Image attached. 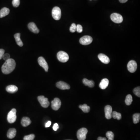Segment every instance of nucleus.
Returning <instances> with one entry per match:
<instances>
[{"label": "nucleus", "mask_w": 140, "mask_h": 140, "mask_svg": "<svg viewBox=\"0 0 140 140\" xmlns=\"http://www.w3.org/2000/svg\"><path fill=\"white\" fill-rule=\"evenodd\" d=\"M57 57L58 60L61 62H66L69 59L68 54L63 51L58 52L57 53Z\"/></svg>", "instance_id": "nucleus-3"}, {"label": "nucleus", "mask_w": 140, "mask_h": 140, "mask_svg": "<svg viewBox=\"0 0 140 140\" xmlns=\"http://www.w3.org/2000/svg\"><path fill=\"white\" fill-rule=\"evenodd\" d=\"M10 10L7 7H4L0 10V18L4 17L9 14Z\"/></svg>", "instance_id": "nucleus-20"}, {"label": "nucleus", "mask_w": 140, "mask_h": 140, "mask_svg": "<svg viewBox=\"0 0 140 140\" xmlns=\"http://www.w3.org/2000/svg\"><path fill=\"white\" fill-rule=\"evenodd\" d=\"M38 101L40 103L41 106L44 108H47L50 105V102L48 101V99L44 96H39L37 97Z\"/></svg>", "instance_id": "nucleus-7"}, {"label": "nucleus", "mask_w": 140, "mask_h": 140, "mask_svg": "<svg viewBox=\"0 0 140 140\" xmlns=\"http://www.w3.org/2000/svg\"><path fill=\"white\" fill-rule=\"evenodd\" d=\"M7 91L9 93H15L18 90V88L16 86L13 85L8 86L6 88Z\"/></svg>", "instance_id": "nucleus-18"}, {"label": "nucleus", "mask_w": 140, "mask_h": 140, "mask_svg": "<svg viewBox=\"0 0 140 140\" xmlns=\"http://www.w3.org/2000/svg\"></svg>", "instance_id": "nucleus-39"}, {"label": "nucleus", "mask_w": 140, "mask_h": 140, "mask_svg": "<svg viewBox=\"0 0 140 140\" xmlns=\"http://www.w3.org/2000/svg\"><path fill=\"white\" fill-rule=\"evenodd\" d=\"M106 136L108 139V140H114V134L111 131L108 132L106 134Z\"/></svg>", "instance_id": "nucleus-27"}, {"label": "nucleus", "mask_w": 140, "mask_h": 140, "mask_svg": "<svg viewBox=\"0 0 140 140\" xmlns=\"http://www.w3.org/2000/svg\"><path fill=\"white\" fill-rule=\"evenodd\" d=\"M16 110L15 109H13L11 111H9L7 114V119L8 122L10 123H15L16 121Z\"/></svg>", "instance_id": "nucleus-2"}, {"label": "nucleus", "mask_w": 140, "mask_h": 140, "mask_svg": "<svg viewBox=\"0 0 140 140\" xmlns=\"http://www.w3.org/2000/svg\"><path fill=\"white\" fill-rule=\"evenodd\" d=\"M133 122L134 124L139 123L140 119V113H136L133 116Z\"/></svg>", "instance_id": "nucleus-25"}, {"label": "nucleus", "mask_w": 140, "mask_h": 140, "mask_svg": "<svg viewBox=\"0 0 140 140\" xmlns=\"http://www.w3.org/2000/svg\"><path fill=\"white\" fill-rule=\"evenodd\" d=\"M98 57L99 58L100 60L104 64H108L110 62V59L108 57V56L104 54H100L98 56Z\"/></svg>", "instance_id": "nucleus-14"}, {"label": "nucleus", "mask_w": 140, "mask_h": 140, "mask_svg": "<svg viewBox=\"0 0 140 140\" xmlns=\"http://www.w3.org/2000/svg\"><path fill=\"white\" fill-rule=\"evenodd\" d=\"M79 108L83 111L84 112L88 113L90 111V107L86 104H84L82 105H80Z\"/></svg>", "instance_id": "nucleus-23"}, {"label": "nucleus", "mask_w": 140, "mask_h": 140, "mask_svg": "<svg viewBox=\"0 0 140 140\" xmlns=\"http://www.w3.org/2000/svg\"><path fill=\"white\" fill-rule=\"evenodd\" d=\"M137 67L138 66L136 62L133 60L129 61L128 63V70L131 73H134L136 71L137 69Z\"/></svg>", "instance_id": "nucleus-8"}, {"label": "nucleus", "mask_w": 140, "mask_h": 140, "mask_svg": "<svg viewBox=\"0 0 140 140\" xmlns=\"http://www.w3.org/2000/svg\"><path fill=\"white\" fill-rule=\"evenodd\" d=\"M56 86L57 88L62 90L69 89H70V86L67 83L62 81H60L57 82L56 84Z\"/></svg>", "instance_id": "nucleus-13"}, {"label": "nucleus", "mask_w": 140, "mask_h": 140, "mask_svg": "<svg viewBox=\"0 0 140 140\" xmlns=\"http://www.w3.org/2000/svg\"><path fill=\"white\" fill-rule=\"evenodd\" d=\"M38 62L39 65L44 69L46 72L48 71V64L43 57L42 56L39 57L38 59Z\"/></svg>", "instance_id": "nucleus-11"}, {"label": "nucleus", "mask_w": 140, "mask_h": 140, "mask_svg": "<svg viewBox=\"0 0 140 140\" xmlns=\"http://www.w3.org/2000/svg\"><path fill=\"white\" fill-rule=\"evenodd\" d=\"M93 39L92 37L88 35L84 36L81 38L80 42L81 44L83 45H87L92 43Z\"/></svg>", "instance_id": "nucleus-9"}, {"label": "nucleus", "mask_w": 140, "mask_h": 140, "mask_svg": "<svg viewBox=\"0 0 140 140\" xmlns=\"http://www.w3.org/2000/svg\"><path fill=\"white\" fill-rule=\"evenodd\" d=\"M97 140H107L106 138H102L101 137H99L98 138Z\"/></svg>", "instance_id": "nucleus-37"}, {"label": "nucleus", "mask_w": 140, "mask_h": 140, "mask_svg": "<svg viewBox=\"0 0 140 140\" xmlns=\"http://www.w3.org/2000/svg\"><path fill=\"white\" fill-rule=\"evenodd\" d=\"M128 0H119V2L122 3H124L126 2Z\"/></svg>", "instance_id": "nucleus-38"}, {"label": "nucleus", "mask_w": 140, "mask_h": 140, "mask_svg": "<svg viewBox=\"0 0 140 140\" xmlns=\"http://www.w3.org/2000/svg\"><path fill=\"white\" fill-rule=\"evenodd\" d=\"M111 18L112 22L116 24H120L123 21L122 16L117 13L112 14L111 15Z\"/></svg>", "instance_id": "nucleus-6"}, {"label": "nucleus", "mask_w": 140, "mask_h": 140, "mask_svg": "<svg viewBox=\"0 0 140 140\" xmlns=\"http://www.w3.org/2000/svg\"><path fill=\"white\" fill-rule=\"evenodd\" d=\"M31 123L30 119L28 117H24L21 121V124L23 127H26L29 125Z\"/></svg>", "instance_id": "nucleus-19"}, {"label": "nucleus", "mask_w": 140, "mask_h": 140, "mask_svg": "<svg viewBox=\"0 0 140 140\" xmlns=\"http://www.w3.org/2000/svg\"><path fill=\"white\" fill-rule=\"evenodd\" d=\"M14 37H15L16 43L20 47L23 46L24 44L20 38V33H16L14 35Z\"/></svg>", "instance_id": "nucleus-21"}, {"label": "nucleus", "mask_w": 140, "mask_h": 140, "mask_svg": "<svg viewBox=\"0 0 140 140\" xmlns=\"http://www.w3.org/2000/svg\"><path fill=\"white\" fill-rule=\"evenodd\" d=\"M12 4L14 7H18L20 4V0H13Z\"/></svg>", "instance_id": "nucleus-30"}, {"label": "nucleus", "mask_w": 140, "mask_h": 140, "mask_svg": "<svg viewBox=\"0 0 140 140\" xmlns=\"http://www.w3.org/2000/svg\"><path fill=\"white\" fill-rule=\"evenodd\" d=\"M16 67V62L15 60L9 58L5 61L2 67V71L3 73L9 74L14 70Z\"/></svg>", "instance_id": "nucleus-1"}, {"label": "nucleus", "mask_w": 140, "mask_h": 140, "mask_svg": "<svg viewBox=\"0 0 140 140\" xmlns=\"http://www.w3.org/2000/svg\"><path fill=\"white\" fill-rule=\"evenodd\" d=\"M88 130L85 128H82L78 130L77 133V136L79 140H85L86 139Z\"/></svg>", "instance_id": "nucleus-4"}, {"label": "nucleus", "mask_w": 140, "mask_h": 140, "mask_svg": "<svg viewBox=\"0 0 140 140\" xmlns=\"http://www.w3.org/2000/svg\"><path fill=\"white\" fill-rule=\"evenodd\" d=\"M5 51L4 49H0V60L2 58L4 54Z\"/></svg>", "instance_id": "nucleus-34"}, {"label": "nucleus", "mask_w": 140, "mask_h": 140, "mask_svg": "<svg viewBox=\"0 0 140 140\" xmlns=\"http://www.w3.org/2000/svg\"><path fill=\"white\" fill-rule=\"evenodd\" d=\"M105 117L106 118L108 119H110L112 118V108L111 106L107 105L105 108Z\"/></svg>", "instance_id": "nucleus-12"}, {"label": "nucleus", "mask_w": 140, "mask_h": 140, "mask_svg": "<svg viewBox=\"0 0 140 140\" xmlns=\"http://www.w3.org/2000/svg\"><path fill=\"white\" fill-rule=\"evenodd\" d=\"M133 92L135 95L139 97H140V86L137 87L135 88L133 90Z\"/></svg>", "instance_id": "nucleus-28"}, {"label": "nucleus", "mask_w": 140, "mask_h": 140, "mask_svg": "<svg viewBox=\"0 0 140 140\" xmlns=\"http://www.w3.org/2000/svg\"><path fill=\"white\" fill-rule=\"evenodd\" d=\"M112 117L114 119H117V120H120L121 118V113L117 112L116 111H113L112 112Z\"/></svg>", "instance_id": "nucleus-26"}, {"label": "nucleus", "mask_w": 140, "mask_h": 140, "mask_svg": "<svg viewBox=\"0 0 140 140\" xmlns=\"http://www.w3.org/2000/svg\"><path fill=\"white\" fill-rule=\"evenodd\" d=\"M10 56L9 54H4V55L3 56L2 58L4 60L6 61L10 58Z\"/></svg>", "instance_id": "nucleus-33"}, {"label": "nucleus", "mask_w": 140, "mask_h": 140, "mask_svg": "<svg viewBox=\"0 0 140 140\" xmlns=\"http://www.w3.org/2000/svg\"><path fill=\"white\" fill-rule=\"evenodd\" d=\"M52 15L55 20H59L61 17L60 9L58 7H55L52 11Z\"/></svg>", "instance_id": "nucleus-5"}, {"label": "nucleus", "mask_w": 140, "mask_h": 140, "mask_svg": "<svg viewBox=\"0 0 140 140\" xmlns=\"http://www.w3.org/2000/svg\"><path fill=\"white\" fill-rule=\"evenodd\" d=\"M132 101H133V98L131 95L129 94L127 95L126 97L125 100V103L126 104L127 106H130L132 104Z\"/></svg>", "instance_id": "nucleus-24"}, {"label": "nucleus", "mask_w": 140, "mask_h": 140, "mask_svg": "<svg viewBox=\"0 0 140 140\" xmlns=\"http://www.w3.org/2000/svg\"><path fill=\"white\" fill-rule=\"evenodd\" d=\"M83 82L85 86H88L90 88H93L95 85V83L93 81L89 80L86 78H84L83 79Z\"/></svg>", "instance_id": "nucleus-22"}, {"label": "nucleus", "mask_w": 140, "mask_h": 140, "mask_svg": "<svg viewBox=\"0 0 140 140\" xmlns=\"http://www.w3.org/2000/svg\"><path fill=\"white\" fill-rule=\"evenodd\" d=\"M59 127L57 123H56L55 124H54V126H53V129L54 131H57V130L58 129Z\"/></svg>", "instance_id": "nucleus-35"}, {"label": "nucleus", "mask_w": 140, "mask_h": 140, "mask_svg": "<svg viewBox=\"0 0 140 140\" xmlns=\"http://www.w3.org/2000/svg\"><path fill=\"white\" fill-rule=\"evenodd\" d=\"M61 106V102L60 99L55 98L52 102V108L54 110L57 111L59 109Z\"/></svg>", "instance_id": "nucleus-10"}, {"label": "nucleus", "mask_w": 140, "mask_h": 140, "mask_svg": "<svg viewBox=\"0 0 140 140\" xmlns=\"http://www.w3.org/2000/svg\"><path fill=\"white\" fill-rule=\"evenodd\" d=\"M76 30L79 33H81L83 31V27L80 25H78L76 26Z\"/></svg>", "instance_id": "nucleus-32"}, {"label": "nucleus", "mask_w": 140, "mask_h": 140, "mask_svg": "<svg viewBox=\"0 0 140 140\" xmlns=\"http://www.w3.org/2000/svg\"></svg>", "instance_id": "nucleus-40"}, {"label": "nucleus", "mask_w": 140, "mask_h": 140, "mask_svg": "<svg viewBox=\"0 0 140 140\" xmlns=\"http://www.w3.org/2000/svg\"><path fill=\"white\" fill-rule=\"evenodd\" d=\"M70 30L71 32H74L76 30V26L75 24H72L70 28Z\"/></svg>", "instance_id": "nucleus-31"}, {"label": "nucleus", "mask_w": 140, "mask_h": 140, "mask_svg": "<svg viewBox=\"0 0 140 140\" xmlns=\"http://www.w3.org/2000/svg\"><path fill=\"white\" fill-rule=\"evenodd\" d=\"M51 124H52V122L51 121H48L46 123V124L45 125V127L46 128L49 127L50 126H51Z\"/></svg>", "instance_id": "nucleus-36"}, {"label": "nucleus", "mask_w": 140, "mask_h": 140, "mask_svg": "<svg viewBox=\"0 0 140 140\" xmlns=\"http://www.w3.org/2000/svg\"><path fill=\"white\" fill-rule=\"evenodd\" d=\"M16 130L15 128H10L8 130L7 136L8 138L12 139L15 138L16 135Z\"/></svg>", "instance_id": "nucleus-17"}, {"label": "nucleus", "mask_w": 140, "mask_h": 140, "mask_svg": "<svg viewBox=\"0 0 140 140\" xmlns=\"http://www.w3.org/2000/svg\"><path fill=\"white\" fill-rule=\"evenodd\" d=\"M28 28L31 32L34 33H38L39 32V30L36 25L33 22H31L28 24Z\"/></svg>", "instance_id": "nucleus-15"}, {"label": "nucleus", "mask_w": 140, "mask_h": 140, "mask_svg": "<svg viewBox=\"0 0 140 140\" xmlns=\"http://www.w3.org/2000/svg\"><path fill=\"white\" fill-rule=\"evenodd\" d=\"M109 83V81L108 79L104 78L103 79L99 84V87L100 88L104 89L108 87Z\"/></svg>", "instance_id": "nucleus-16"}, {"label": "nucleus", "mask_w": 140, "mask_h": 140, "mask_svg": "<svg viewBox=\"0 0 140 140\" xmlns=\"http://www.w3.org/2000/svg\"><path fill=\"white\" fill-rule=\"evenodd\" d=\"M35 136L33 134H30V135H28V136H25L24 137V140H33L34 139Z\"/></svg>", "instance_id": "nucleus-29"}]
</instances>
